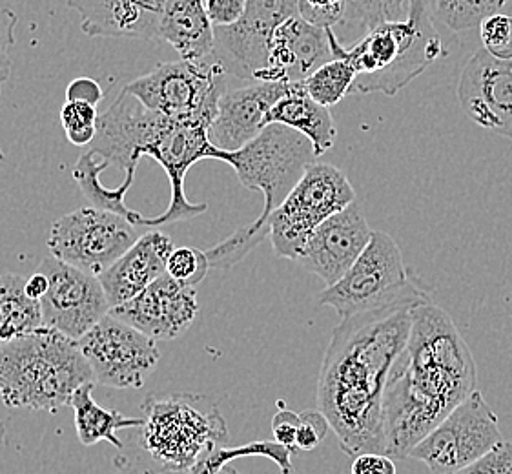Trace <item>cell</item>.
Wrapping results in <instances>:
<instances>
[{"label":"cell","mask_w":512,"mask_h":474,"mask_svg":"<svg viewBox=\"0 0 512 474\" xmlns=\"http://www.w3.org/2000/svg\"><path fill=\"white\" fill-rule=\"evenodd\" d=\"M423 292L427 290L410 279L394 237L374 230L369 245L349 272L336 285L319 292L318 301L336 310L339 320H345Z\"/></svg>","instance_id":"8"},{"label":"cell","mask_w":512,"mask_h":474,"mask_svg":"<svg viewBox=\"0 0 512 474\" xmlns=\"http://www.w3.org/2000/svg\"><path fill=\"white\" fill-rule=\"evenodd\" d=\"M104 99L103 88L92 77H77L66 88V101L88 103L97 106Z\"/></svg>","instance_id":"41"},{"label":"cell","mask_w":512,"mask_h":474,"mask_svg":"<svg viewBox=\"0 0 512 474\" xmlns=\"http://www.w3.org/2000/svg\"><path fill=\"white\" fill-rule=\"evenodd\" d=\"M79 347L95 382L110 389H141L161 361L155 340L112 314L88 330Z\"/></svg>","instance_id":"12"},{"label":"cell","mask_w":512,"mask_h":474,"mask_svg":"<svg viewBox=\"0 0 512 474\" xmlns=\"http://www.w3.org/2000/svg\"><path fill=\"white\" fill-rule=\"evenodd\" d=\"M206 13L216 28L236 24L246 10V0H203Z\"/></svg>","instance_id":"40"},{"label":"cell","mask_w":512,"mask_h":474,"mask_svg":"<svg viewBox=\"0 0 512 474\" xmlns=\"http://www.w3.org/2000/svg\"><path fill=\"white\" fill-rule=\"evenodd\" d=\"M174 248L172 239L157 230L139 237L112 267L99 276L110 307L113 309L130 301L166 274V263Z\"/></svg>","instance_id":"23"},{"label":"cell","mask_w":512,"mask_h":474,"mask_svg":"<svg viewBox=\"0 0 512 474\" xmlns=\"http://www.w3.org/2000/svg\"><path fill=\"white\" fill-rule=\"evenodd\" d=\"M44 327L41 301L26 292V278L0 274V343L17 340Z\"/></svg>","instance_id":"28"},{"label":"cell","mask_w":512,"mask_h":474,"mask_svg":"<svg viewBox=\"0 0 512 474\" xmlns=\"http://www.w3.org/2000/svg\"><path fill=\"white\" fill-rule=\"evenodd\" d=\"M157 39L168 42L186 61H203L216 53V26L203 0H166Z\"/></svg>","instance_id":"24"},{"label":"cell","mask_w":512,"mask_h":474,"mask_svg":"<svg viewBox=\"0 0 512 474\" xmlns=\"http://www.w3.org/2000/svg\"><path fill=\"white\" fill-rule=\"evenodd\" d=\"M356 77L358 72L352 62L347 59H332L307 77L303 84L316 103L332 108L352 93Z\"/></svg>","instance_id":"29"},{"label":"cell","mask_w":512,"mask_h":474,"mask_svg":"<svg viewBox=\"0 0 512 474\" xmlns=\"http://www.w3.org/2000/svg\"><path fill=\"white\" fill-rule=\"evenodd\" d=\"M409 10L410 0H347L343 22L369 31L385 22L405 21Z\"/></svg>","instance_id":"30"},{"label":"cell","mask_w":512,"mask_h":474,"mask_svg":"<svg viewBox=\"0 0 512 474\" xmlns=\"http://www.w3.org/2000/svg\"><path fill=\"white\" fill-rule=\"evenodd\" d=\"M456 93L472 123L512 141V59L478 50L463 66Z\"/></svg>","instance_id":"17"},{"label":"cell","mask_w":512,"mask_h":474,"mask_svg":"<svg viewBox=\"0 0 512 474\" xmlns=\"http://www.w3.org/2000/svg\"><path fill=\"white\" fill-rule=\"evenodd\" d=\"M452 474H512V444L505 442L496 445L480 460L463 467Z\"/></svg>","instance_id":"37"},{"label":"cell","mask_w":512,"mask_h":474,"mask_svg":"<svg viewBox=\"0 0 512 474\" xmlns=\"http://www.w3.org/2000/svg\"><path fill=\"white\" fill-rule=\"evenodd\" d=\"M59 119H61L66 139L73 146H90L95 141L97 126H99L97 106L77 103V101H66L62 106Z\"/></svg>","instance_id":"32"},{"label":"cell","mask_w":512,"mask_h":474,"mask_svg":"<svg viewBox=\"0 0 512 474\" xmlns=\"http://www.w3.org/2000/svg\"><path fill=\"white\" fill-rule=\"evenodd\" d=\"M431 294H414L339 321L318 378V409L350 458L387 451L383 398L409 341L412 312Z\"/></svg>","instance_id":"1"},{"label":"cell","mask_w":512,"mask_h":474,"mask_svg":"<svg viewBox=\"0 0 512 474\" xmlns=\"http://www.w3.org/2000/svg\"><path fill=\"white\" fill-rule=\"evenodd\" d=\"M113 465H115V473L113 474H143L130 460H126L123 456L115 458Z\"/></svg>","instance_id":"44"},{"label":"cell","mask_w":512,"mask_h":474,"mask_svg":"<svg viewBox=\"0 0 512 474\" xmlns=\"http://www.w3.org/2000/svg\"><path fill=\"white\" fill-rule=\"evenodd\" d=\"M328 39L334 59H347L354 64L358 77L352 93L363 95L383 93L394 97L429 70L441 55H447L427 0H410L405 21L379 24L350 48L341 46L332 28H328Z\"/></svg>","instance_id":"5"},{"label":"cell","mask_w":512,"mask_h":474,"mask_svg":"<svg viewBox=\"0 0 512 474\" xmlns=\"http://www.w3.org/2000/svg\"><path fill=\"white\" fill-rule=\"evenodd\" d=\"M294 84L256 81L243 88L226 90L217 104L216 119L208 130L212 145L234 152L250 143L267 126L270 108L283 99Z\"/></svg>","instance_id":"20"},{"label":"cell","mask_w":512,"mask_h":474,"mask_svg":"<svg viewBox=\"0 0 512 474\" xmlns=\"http://www.w3.org/2000/svg\"><path fill=\"white\" fill-rule=\"evenodd\" d=\"M476 385V361L451 316L432 301L418 305L383 398L385 454L394 460L409 458Z\"/></svg>","instance_id":"2"},{"label":"cell","mask_w":512,"mask_h":474,"mask_svg":"<svg viewBox=\"0 0 512 474\" xmlns=\"http://www.w3.org/2000/svg\"><path fill=\"white\" fill-rule=\"evenodd\" d=\"M214 161L232 166L241 185L259 190L265 197V207L256 221L206 250L210 267L232 268L267 239L268 219L305 176L308 166L318 161V155L305 135L285 124L274 123L265 126L261 134L239 150L225 152L216 148Z\"/></svg>","instance_id":"3"},{"label":"cell","mask_w":512,"mask_h":474,"mask_svg":"<svg viewBox=\"0 0 512 474\" xmlns=\"http://www.w3.org/2000/svg\"><path fill=\"white\" fill-rule=\"evenodd\" d=\"M4 434H6V427H4V423L0 420V442L4 440Z\"/></svg>","instance_id":"46"},{"label":"cell","mask_w":512,"mask_h":474,"mask_svg":"<svg viewBox=\"0 0 512 474\" xmlns=\"http://www.w3.org/2000/svg\"><path fill=\"white\" fill-rule=\"evenodd\" d=\"M139 444L166 473H188L228 445V427L217 403L205 394L148 396Z\"/></svg>","instance_id":"6"},{"label":"cell","mask_w":512,"mask_h":474,"mask_svg":"<svg viewBox=\"0 0 512 474\" xmlns=\"http://www.w3.org/2000/svg\"><path fill=\"white\" fill-rule=\"evenodd\" d=\"M502 442L498 416L482 392L474 391L410 451L409 458L423 462L432 474H452Z\"/></svg>","instance_id":"10"},{"label":"cell","mask_w":512,"mask_h":474,"mask_svg":"<svg viewBox=\"0 0 512 474\" xmlns=\"http://www.w3.org/2000/svg\"><path fill=\"white\" fill-rule=\"evenodd\" d=\"M108 166H110V163L90 148L88 152H84L77 159V163L73 166L72 176L75 183L81 188L82 196L88 199L90 207L115 212L119 216L126 217L135 227H141L144 219L143 214L126 207V203H124V196L134 185V179L124 177L123 183L117 188H106V186L101 185V174Z\"/></svg>","instance_id":"27"},{"label":"cell","mask_w":512,"mask_h":474,"mask_svg":"<svg viewBox=\"0 0 512 474\" xmlns=\"http://www.w3.org/2000/svg\"><path fill=\"white\" fill-rule=\"evenodd\" d=\"M372 232L361 210L352 203L312 232L296 263L332 287L363 254Z\"/></svg>","instance_id":"19"},{"label":"cell","mask_w":512,"mask_h":474,"mask_svg":"<svg viewBox=\"0 0 512 474\" xmlns=\"http://www.w3.org/2000/svg\"><path fill=\"white\" fill-rule=\"evenodd\" d=\"M135 228L115 212L84 207L59 217L46 243L53 258L101 276L139 239Z\"/></svg>","instance_id":"11"},{"label":"cell","mask_w":512,"mask_h":474,"mask_svg":"<svg viewBox=\"0 0 512 474\" xmlns=\"http://www.w3.org/2000/svg\"><path fill=\"white\" fill-rule=\"evenodd\" d=\"M88 37L157 39L166 0H66Z\"/></svg>","instance_id":"22"},{"label":"cell","mask_w":512,"mask_h":474,"mask_svg":"<svg viewBox=\"0 0 512 474\" xmlns=\"http://www.w3.org/2000/svg\"><path fill=\"white\" fill-rule=\"evenodd\" d=\"M509 2L511 0H436V10L452 31H465L500 13Z\"/></svg>","instance_id":"31"},{"label":"cell","mask_w":512,"mask_h":474,"mask_svg":"<svg viewBox=\"0 0 512 474\" xmlns=\"http://www.w3.org/2000/svg\"><path fill=\"white\" fill-rule=\"evenodd\" d=\"M75 416V431L82 445L99 444L108 442L117 449H123L124 445L117 438V431L128 427H141L143 418H128L119 411H110L103 405L93 400V383L82 385L73 394L72 405Z\"/></svg>","instance_id":"26"},{"label":"cell","mask_w":512,"mask_h":474,"mask_svg":"<svg viewBox=\"0 0 512 474\" xmlns=\"http://www.w3.org/2000/svg\"><path fill=\"white\" fill-rule=\"evenodd\" d=\"M48 287H50L48 276L41 270H37L33 276L26 278V292H28L30 298L37 299V301L44 298V294L48 292Z\"/></svg>","instance_id":"43"},{"label":"cell","mask_w":512,"mask_h":474,"mask_svg":"<svg viewBox=\"0 0 512 474\" xmlns=\"http://www.w3.org/2000/svg\"><path fill=\"white\" fill-rule=\"evenodd\" d=\"M86 383L95 378L79 341L59 330L0 343V394L10 409L59 413Z\"/></svg>","instance_id":"4"},{"label":"cell","mask_w":512,"mask_h":474,"mask_svg":"<svg viewBox=\"0 0 512 474\" xmlns=\"http://www.w3.org/2000/svg\"><path fill=\"white\" fill-rule=\"evenodd\" d=\"M297 13V0H246L245 15L236 24L216 28V57L226 73L250 83L261 81L274 31Z\"/></svg>","instance_id":"14"},{"label":"cell","mask_w":512,"mask_h":474,"mask_svg":"<svg viewBox=\"0 0 512 474\" xmlns=\"http://www.w3.org/2000/svg\"><path fill=\"white\" fill-rule=\"evenodd\" d=\"M174 119L146 108L135 95L123 88L112 106L99 115L97 137L90 148L110 165L124 170V177L135 179V170L148 146Z\"/></svg>","instance_id":"16"},{"label":"cell","mask_w":512,"mask_h":474,"mask_svg":"<svg viewBox=\"0 0 512 474\" xmlns=\"http://www.w3.org/2000/svg\"><path fill=\"white\" fill-rule=\"evenodd\" d=\"M210 268L206 252L194 247H179L174 248L168 258L166 274L186 287H195L206 278Z\"/></svg>","instance_id":"33"},{"label":"cell","mask_w":512,"mask_h":474,"mask_svg":"<svg viewBox=\"0 0 512 474\" xmlns=\"http://www.w3.org/2000/svg\"><path fill=\"white\" fill-rule=\"evenodd\" d=\"M356 201L347 176L328 163H312L283 205L268 219V237L277 258L296 261L312 232L328 217Z\"/></svg>","instance_id":"9"},{"label":"cell","mask_w":512,"mask_h":474,"mask_svg":"<svg viewBox=\"0 0 512 474\" xmlns=\"http://www.w3.org/2000/svg\"><path fill=\"white\" fill-rule=\"evenodd\" d=\"M225 66L216 53L203 61L161 62L154 70L126 84L141 103L177 123L212 126L217 104L226 92Z\"/></svg>","instance_id":"7"},{"label":"cell","mask_w":512,"mask_h":474,"mask_svg":"<svg viewBox=\"0 0 512 474\" xmlns=\"http://www.w3.org/2000/svg\"><path fill=\"white\" fill-rule=\"evenodd\" d=\"M217 474H241L239 473V471H237V469H234V467H230V464L228 465H225V467H223V469H221V471H219V473Z\"/></svg>","instance_id":"45"},{"label":"cell","mask_w":512,"mask_h":474,"mask_svg":"<svg viewBox=\"0 0 512 474\" xmlns=\"http://www.w3.org/2000/svg\"><path fill=\"white\" fill-rule=\"evenodd\" d=\"M39 270L50 281L48 292L41 299L44 327L79 341L110 314L112 307L99 276L53 256L42 259Z\"/></svg>","instance_id":"13"},{"label":"cell","mask_w":512,"mask_h":474,"mask_svg":"<svg viewBox=\"0 0 512 474\" xmlns=\"http://www.w3.org/2000/svg\"><path fill=\"white\" fill-rule=\"evenodd\" d=\"M277 405H279V411L272 418V433L276 438L274 442L287 447L292 453H296L297 427H299L301 416L296 411L287 409L283 402H279Z\"/></svg>","instance_id":"39"},{"label":"cell","mask_w":512,"mask_h":474,"mask_svg":"<svg viewBox=\"0 0 512 474\" xmlns=\"http://www.w3.org/2000/svg\"><path fill=\"white\" fill-rule=\"evenodd\" d=\"M15 26L17 15L8 8H0V95L11 73L10 48L15 44Z\"/></svg>","instance_id":"38"},{"label":"cell","mask_w":512,"mask_h":474,"mask_svg":"<svg viewBox=\"0 0 512 474\" xmlns=\"http://www.w3.org/2000/svg\"><path fill=\"white\" fill-rule=\"evenodd\" d=\"M347 0H297L299 15L319 28H334L345 19Z\"/></svg>","instance_id":"35"},{"label":"cell","mask_w":512,"mask_h":474,"mask_svg":"<svg viewBox=\"0 0 512 474\" xmlns=\"http://www.w3.org/2000/svg\"><path fill=\"white\" fill-rule=\"evenodd\" d=\"M205 124L172 121L163 134L148 146L146 155L157 161L168 176L172 197L161 216L144 217L141 227H164L175 221H186L206 212V203H190L186 199L185 179L188 170L205 159H214L217 146L212 145Z\"/></svg>","instance_id":"15"},{"label":"cell","mask_w":512,"mask_h":474,"mask_svg":"<svg viewBox=\"0 0 512 474\" xmlns=\"http://www.w3.org/2000/svg\"><path fill=\"white\" fill-rule=\"evenodd\" d=\"M299 427H297L296 449L303 453H312L318 449L319 444L325 440L330 423L327 416L319 409H307L299 413Z\"/></svg>","instance_id":"36"},{"label":"cell","mask_w":512,"mask_h":474,"mask_svg":"<svg viewBox=\"0 0 512 474\" xmlns=\"http://www.w3.org/2000/svg\"><path fill=\"white\" fill-rule=\"evenodd\" d=\"M352 474H396V464L387 454L363 453L354 458Z\"/></svg>","instance_id":"42"},{"label":"cell","mask_w":512,"mask_h":474,"mask_svg":"<svg viewBox=\"0 0 512 474\" xmlns=\"http://www.w3.org/2000/svg\"><path fill=\"white\" fill-rule=\"evenodd\" d=\"M274 123L285 124L305 135L314 146L318 157L332 150L338 137V128L332 119L330 108L316 103L308 95L303 83L294 84V88L270 108L267 126Z\"/></svg>","instance_id":"25"},{"label":"cell","mask_w":512,"mask_h":474,"mask_svg":"<svg viewBox=\"0 0 512 474\" xmlns=\"http://www.w3.org/2000/svg\"><path fill=\"white\" fill-rule=\"evenodd\" d=\"M328 28L305 21L299 13L281 22L274 31L265 83H303L307 77L332 61Z\"/></svg>","instance_id":"21"},{"label":"cell","mask_w":512,"mask_h":474,"mask_svg":"<svg viewBox=\"0 0 512 474\" xmlns=\"http://www.w3.org/2000/svg\"><path fill=\"white\" fill-rule=\"evenodd\" d=\"M480 37H482L483 50L491 53L492 57L502 61L512 59L511 15H503L500 11L483 19L480 24Z\"/></svg>","instance_id":"34"},{"label":"cell","mask_w":512,"mask_h":474,"mask_svg":"<svg viewBox=\"0 0 512 474\" xmlns=\"http://www.w3.org/2000/svg\"><path fill=\"white\" fill-rule=\"evenodd\" d=\"M199 312L195 287H186L172 276L163 274L150 287L113 307L110 314L144 332L155 341L179 338L194 323Z\"/></svg>","instance_id":"18"}]
</instances>
